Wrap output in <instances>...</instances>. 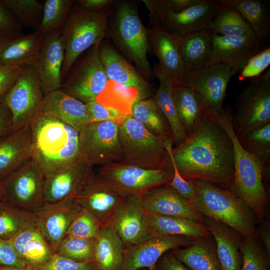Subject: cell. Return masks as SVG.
I'll return each instance as SVG.
<instances>
[{
	"instance_id": "6da1fadb",
	"label": "cell",
	"mask_w": 270,
	"mask_h": 270,
	"mask_svg": "<svg viewBox=\"0 0 270 270\" xmlns=\"http://www.w3.org/2000/svg\"><path fill=\"white\" fill-rule=\"evenodd\" d=\"M209 110L198 127L182 144L172 148V157L184 178L205 181L228 189L234 172L233 144Z\"/></svg>"
},
{
	"instance_id": "7a4b0ae2",
	"label": "cell",
	"mask_w": 270,
	"mask_h": 270,
	"mask_svg": "<svg viewBox=\"0 0 270 270\" xmlns=\"http://www.w3.org/2000/svg\"><path fill=\"white\" fill-rule=\"evenodd\" d=\"M232 113L229 104L221 113L210 108V116L228 134L233 144L234 172L228 190L242 199L258 222H262L265 218L270 199L262 182L264 167L261 160L246 150L238 140L233 129Z\"/></svg>"
},
{
	"instance_id": "3957f363",
	"label": "cell",
	"mask_w": 270,
	"mask_h": 270,
	"mask_svg": "<svg viewBox=\"0 0 270 270\" xmlns=\"http://www.w3.org/2000/svg\"><path fill=\"white\" fill-rule=\"evenodd\" d=\"M32 160L45 176L55 172L80 158L79 133L55 117L42 114L30 125Z\"/></svg>"
},
{
	"instance_id": "277c9868",
	"label": "cell",
	"mask_w": 270,
	"mask_h": 270,
	"mask_svg": "<svg viewBox=\"0 0 270 270\" xmlns=\"http://www.w3.org/2000/svg\"><path fill=\"white\" fill-rule=\"evenodd\" d=\"M196 188L191 204L202 216L234 230L243 237L258 238V222L248 205L231 190L202 180Z\"/></svg>"
},
{
	"instance_id": "5b68a950",
	"label": "cell",
	"mask_w": 270,
	"mask_h": 270,
	"mask_svg": "<svg viewBox=\"0 0 270 270\" xmlns=\"http://www.w3.org/2000/svg\"><path fill=\"white\" fill-rule=\"evenodd\" d=\"M108 36L146 80L153 78L148 57L152 50L147 28L142 22L136 2L116 1L108 22Z\"/></svg>"
},
{
	"instance_id": "8992f818",
	"label": "cell",
	"mask_w": 270,
	"mask_h": 270,
	"mask_svg": "<svg viewBox=\"0 0 270 270\" xmlns=\"http://www.w3.org/2000/svg\"><path fill=\"white\" fill-rule=\"evenodd\" d=\"M114 4L93 10L81 8L74 2L62 30L65 48L62 80L82 53L90 47L99 44L108 36V22Z\"/></svg>"
},
{
	"instance_id": "52a82bcc",
	"label": "cell",
	"mask_w": 270,
	"mask_h": 270,
	"mask_svg": "<svg viewBox=\"0 0 270 270\" xmlns=\"http://www.w3.org/2000/svg\"><path fill=\"white\" fill-rule=\"evenodd\" d=\"M119 162L150 169L172 167L164 140L147 130L131 116L118 127Z\"/></svg>"
},
{
	"instance_id": "ba28073f",
	"label": "cell",
	"mask_w": 270,
	"mask_h": 270,
	"mask_svg": "<svg viewBox=\"0 0 270 270\" xmlns=\"http://www.w3.org/2000/svg\"><path fill=\"white\" fill-rule=\"evenodd\" d=\"M96 174L124 197L140 198L170 184L173 169H150L116 162L102 166Z\"/></svg>"
},
{
	"instance_id": "9c48e42d",
	"label": "cell",
	"mask_w": 270,
	"mask_h": 270,
	"mask_svg": "<svg viewBox=\"0 0 270 270\" xmlns=\"http://www.w3.org/2000/svg\"><path fill=\"white\" fill-rule=\"evenodd\" d=\"M232 124L237 137L270 122V71L250 78L238 97Z\"/></svg>"
},
{
	"instance_id": "30bf717a",
	"label": "cell",
	"mask_w": 270,
	"mask_h": 270,
	"mask_svg": "<svg viewBox=\"0 0 270 270\" xmlns=\"http://www.w3.org/2000/svg\"><path fill=\"white\" fill-rule=\"evenodd\" d=\"M99 44L90 47L77 58L60 88L85 104L96 100L108 82L100 58Z\"/></svg>"
},
{
	"instance_id": "8fae6325",
	"label": "cell",
	"mask_w": 270,
	"mask_h": 270,
	"mask_svg": "<svg viewBox=\"0 0 270 270\" xmlns=\"http://www.w3.org/2000/svg\"><path fill=\"white\" fill-rule=\"evenodd\" d=\"M44 93L32 65L26 66L4 97L10 110L13 130L30 126L42 114Z\"/></svg>"
},
{
	"instance_id": "7c38bea8",
	"label": "cell",
	"mask_w": 270,
	"mask_h": 270,
	"mask_svg": "<svg viewBox=\"0 0 270 270\" xmlns=\"http://www.w3.org/2000/svg\"><path fill=\"white\" fill-rule=\"evenodd\" d=\"M44 182L43 170L32 159L2 181L4 201L36 214L44 204Z\"/></svg>"
},
{
	"instance_id": "4fadbf2b",
	"label": "cell",
	"mask_w": 270,
	"mask_h": 270,
	"mask_svg": "<svg viewBox=\"0 0 270 270\" xmlns=\"http://www.w3.org/2000/svg\"><path fill=\"white\" fill-rule=\"evenodd\" d=\"M119 124L106 120L91 122L84 126L78 132L80 158L93 166L119 162Z\"/></svg>"
},
{
	"instance_id": "5bb4252c",
	"label": "cell",
	"mask_w": 270,
	"mask_h": 270,
	"mask_svg": "<svg viewBox=\"0 0 270 270\" xmlns=\"http://www.w3.org/2000/svg\"><path fill=\"white\" fill-rule=\"evenodd\" d=\"M142 1L148 10L150 24H160L172 32L181 35L206 28L223 5L222 0H200L182 11L173 12L158 8L152 0Z\"/></svg>"
},
{
	"instance_id": "9a60e30c",
	"label": "cell",
	"mask_w": 270,
	"mask_h": 270,
	"mask_svg": "<svg viewBox=\"0 0 270 270\" xmlns=\"http://www.w3.org/2000/svg\"><path fill=\"white\" fill-rule=\"evenodd\" d=\"M237 72L224 64H217L186 72L176 86L191 88L203 97L210 108L221 113L227 87Z\"/></svg>"
},
{
	"instance_id": "2e32d148",
	"label": "cell",
	"mask_w": 270,
	"mask_h": 270,
	"mask_svg": "<svg viewBox=\"0 0 270 270\" xmlns=\"http://www.w3.org/2000/svg\"><path fill=\"white\" fill-rule=\"evenodd\" d=\"M128 198L122 196L94 172L74 196L75 202L107 226Z\"/></svg>"
},
{
	"instance_id": "e0dca14e",
	"label": "cell",
	"mask_w": 270,
	"mask_h": 270,
	"mask_svg": "<svg viewBox=\"0 0 270 270\" xmlns=\"http://www.w3.org/2000/svg\"><path fill=\"white\" fill-rule=\"evenodd\" d=\"M194 239L184 236L154 234L137 244L124 248L119 270L142 268L156 270V262L164 253L188 246Z\"/></svg>"
},
{
	"instance_id": "ac0fdd59",
	"label": "cell",
	"mask_w": 270,
	"mask_h": 270,
	"mask_svg": "<svg viewBox=\"0 0 270 270\" xmlns=\"http://www.w3.org/2000/svg\"><path fill=\"white\" fill-rule=\"evenodd\" d=\"M64 55L62 30L45 35L42 48L32 64L44 95L60 88Z\"/></svg>"
},
{
	"instance_id": "d6986e66",
	"label": "cell",
	"mask_w": 270,
	"mask_h": 270,
	"mask_svg": "<svg viewBox=\"0 0 270 270\" xmlns=\"http://www.w3.org/2000/svg\"><path fill=\"white\" fill-rule=\"evenodd\" d=\"M80 209L72 196L56 203H44L35 214L37 228L55 253Z\"/></svg>"
},
{
	"instance_id": "ffe728a7",
	"label": "cell",
	"mask_w": 270,
	"mask_h": 270,
	"mask_svg": "<svg viewBox=\"0 0 270 270\" xmlns=\"http://www.w3.org/2000/svg\"><path fill=\"white\" fill-rule=\"evenodd\" d=\"M150 24L147 32L151 50L159 68L176 86L186 73L176 35L160 24Z\"/></svg>"
},
{
	"instance_id": "44dd1931",
	"label": "cell",
	"mask_w": 270,
	"mask_h": 270,
	"mask_svg": "<svg viewBox=\"0 0 270 270\" xmlns=\"http://www.w3.org/2000/svg\"><path fill=\"white\" fill-rule=\"evenodd\" d=\"M98 51L108 80L138 92L140 100L150 97L146 80L110 42L104 40L99 44Z\"/></svg>"
},
{
	"instance_id": "7402d4cb",
	"label": "cell",
	"mask_w": 270,
	"mask_h": 270,
	"mask_svg": "<svg viewBox=\"0 0 270 270\" xmlns=\"http://www.w3.org/2000/svg\"><path fill=\"white\" fill-rule=\"evenodd\" d=\"M264 48L255 37L214 34L212 39L211 55L204 66L224 64L237 72H240L252 56Z\"/></svg>"
},
{
	"instance_id": "603a6c76",
	"label": "cell",
	"mask_w": 270,
	"mask_h": 270,
	"mask_svg": "<svg viewBox=\"0 0 270 270\" xmlns=\"http://www.w3.org/2000/svg\"><path fill=\"white\" fill-rule=\"evenodd\" d=\"M94 172L93 166L79 158L62 169L45 176L44 203L54 204L74 196Z\"/></svg>"
},
{
	"instance_id": "cb8c5ba5",
	"label": "cell",
	"mask_w": 270,
	"mask_h": 270,
	"mask_svg": "<svg viewBox=\"0 0 270 270\" xmlns=\"http://www.w3.org/2000/svg\"><path fill=\"white\" fill-rule=\"evenodd\" d=\"M112 228L124 246L137 244L154 234L139 198H129L107 226Z\"/></svg>"
},
{
	"instance_id": "d4e9b609",
	"label": "cell",
	"mask_w": 270,
	"mask_h": 270,
	"mask_svg": "<svg viewBox=\"0 0 270 270\" xmlns=\"http://www.w3.org/2000/svg\"><path fill=\"white\" fill-rule=\"evenodd\" d=\"M30 126L14 130L0 139V181L32 160Z\"/></svg>"
},
{
	"instance_id": "484cf974",
	"label": "cell",
	"mask_w": 270,
	"mask_h": 270,
	"mask_svg": "<svg viewBox=\"0 0 270 270\" xmlns=\"http://www.w3.org/2000/svg\"><path fill=\"white\" fill-rule=\"evenodd\" d=\"M144 210L157 216H180L203 222L204 217L182 198L170 184L139 198Z\"/></svg>"
},
{
	"instance_id": "4316f807",
	"label": "cell",
	"mask_w": 270,
	"mask_h": 270,
	"mask_svg": "<svg viewBox=\"0 0 270 270\" xmlns=\"http://www.w3.org/2000/svg\"><path fill=\"white\" fill-rule=\"evenodd\" d=\"M42 110L44 114L55 117L78 132L90 123L86 104L61 89L44 95Z\"/></svg>"
},
{
	"instance_id": "83f0119b",
	"label": "cell",
	"mask_w": 270,
	"mask_h": 270,
	"mask_svg": "<svg viewBox=\"0 0 270 270\" xmlns=\"http://www.w3.org/2000/svg\"><path fill=\"white\" fill-rule=\"evenodd\" d=\"M203 223L215 240L218 256L222 270H240V248L243 236L232 228L210 218L204 217Z\"/></svg>"
},
{
	"instance_id": "f1b7e54d",
	"label": "cell",
	"mask_w": 270,
	"mask_h": 270,
	"mask_svg": "<svg viewBox=\"0 0 270 270\" xmlns=\"http://www.w3.org/2000/svg\"><path fill=\"white\" fill-rule=\"evenodd\" d=\"M10 240L29 268L38 270L55 254L36 226L26 229Z\"/></svg>"
},
{
	"instance_id": "f546056e",
	"label": "cell",
	"mask_w": 270,
	"mask_h": 270,
	"mask_svg": "<svg viewBox=\"0 0 270 270\" xmlns=\"http://www.w3.org/2000/svg\"><path fill=\"white\" fill-rule=\"evenodd\" d=\"M172 96L179 120L188 136L202 124L209 104L194 90L183 86L173 85Z\"/></svg>"
},
{
	"instance_id": "4dcf8cb0",
	"label": "cell",
	"mask_w": 270,
	"mask_h": 270,
	"mask_svg": "<svg viewBox=\"0 0 270 270\" xmlns=\"http://www.w3.org/2000/svg\"><path fill=\"white\" fill-rule=\"evenodd\" d=\"M172 254L191 270H223L212 236L194 238L186 247L171 250Z\"/></svg>"
},
{
	"instance_id": "1f68e13d",
	"label": "cell",
	"mask_w": 270,
	"mask_h": 270,
	"mask_svg": "<svg viewBox=\"0 0 270 270\" xmlns=\"http://www.w3.org/2000/svg\"><path fill=\"white\" fill-rule=\"evenodd\" d=\"M175 34L186 72L204 67L211 55L212 32L206 28L186 34Z\"/></svg>"
},
{
	"instance_id": "d6a6232c",
	"label": "cell",
	"mask_w": 270,
	"mask_h": 270,
	"mask_svg": "<svg viewBox=\"0 0 270 270\" xmlns=\"http://www.w3.org/2000/svg\"><path fill=\"white\" fill-rule=\"evenodd\" d=\"M44 35L34 31L3 44L0 64L24 66L32 65L43 44Z\"/></svg>"
},
{
	"instance_id": "836d02e7",
	"label": "cell",
	"mask_w": 270,
	"mask_h": 270,
	"mask_svg": "<svg viewBox=\"0 0 270 270\" xmlns=\"http://www.w3.org/2000/svg\"><path fill=\"white\" fill-rule=\"evenodd\" d=\"M224 2L239 14L262 44L268 42L270 14L266 2L261 0H224Z\"/></svg>"
},
{
	"instance_id": "e575fe53",
	"label": "cell",
	"mask_w": 270,
	"mask_h": 270,
	"mask_svg": "<svg viewBox=\"0 0 270 270\" xmlns=\"http://www.w3.org/2000/svg\"><path fill=\"white\" fill-rule=\"evenodd\" d=\"M94 240V262L98 270H119L124 246L116 232L102 226Z\"/></svg>"
},
{
	"instance_id": "d590c367",
	"label": "cell",
	"mask_w": 270,
	"mask_h": 270,
	"mask_svg": "<svg viewBox=\"0 0 270 270\" xmlns=\"http://www.w3.org/2000/svg\"><path fill=\"white\" fill-rule=\"evenodd\" d=\"M154 234L184 236L196 238L211 236L205 224L188 218L154 215L146 212Z\"/></svg>"
},
{
	"instance_id": "8d00e7d4",
	"label": "cell",
	"mask_w": 270,
	"mask_h": 270,
	"mask_svg": "<svg viewBox=\"0 0 270 270\" xmlns=\"http://www.w3.org/2000/svg\"><path fill=\"white\" fill-rule=\"evenodd\" d=\"M154 74L159 82L154 96L169 124L175 146L182 144L188 137L179 120L172 96L173 84L159 68L155 66Z\"/></svg>"
},
{
	"instance_id": "74e56055",
	"label": "cell",
	"mask_w": 270,
	"mask_h": 270,
	"mask_svg": "<svg viewBox=\"0 0 270 270\" xmlns=\"http://www.w3.org/2000/svg\"><path fill=\"white\" fill-rule=\"evenodd\" d=\"M130 116L163 140H173L168 122L154 97L136 102Z\"/></svg>"
},
{
	"instance_id": "f35d334b",
	"label": "cell",
	"mask_w": 270,
	"mask_h": 270,
	"mask_svg": "<svg viewBox=\"0 0 270 270\" xmlns=\"http://www.w3.org/2000/svg\"><path fill=\"white\" fill-rule=\"evenodd\" d=\"M222 1V6L214 15L206 28L214 35L256 38L239 14L234 9L226 6L224 0Z\"/></svg>"
},
{
	"instance_id": "ab89813d",
	"label": "cell",
	"mask_w": 270,
	"mask_h": 270,
	"mask_svg": "<svg viewBox=\"0 0 270 270\" xmlns=\"http://www.w3.org/2000/svg\"><path fill=\"white\" fill-rule=\"evenodd\" d=\"M36 226L35 214L0 202V238L10 240L23 230Z\"/></svg>"
},
{
	"instance_id": "60d3db41",
	"label": "cell",
	"mask_w": 270,
	"mask_h": 270,
	"mask_svg": "<svg viewBox=\"0 0 270 270\" xmlns=\"http://www.w3.org/2000/svg\"><path fill=\"white\" fill-rule=\"evenodd\" d=\"M138 100L140 98L138 92L110 80L96 99L98 102L116 110L124 116H130L132 105Z\"/></svg>"
},
{
	"instance_id": "b9f144b4",
	"label": "cell",
	"mask_w": 270,
	"mask_h": 270,
	"mask_svg": "<svg viewBox=\"0 0 270 270\" xmlns=\"http://www.w3.org/2000/svg\"><path fill=\"white\" fill-rule=\"evenodd\" d=\"M73 0H46L42 22L36 30L44 35L62 30L74 4Z\"/></svg>"
},
{
	"instance_id": "7bdbcfd3",
	"label": "cell",
	"mask_w": 270,
	"mask_h": 270,
	"mask_svg": "<svg viewBox=\"0 0 270 270\" xmlns=\"http://www.w3.org/2000/svg\"><path fill=\"white\" fill-rule=\"evenodd\" d=\"M237 138L246 150L254 154L261 160L264 171L269 170L270 122L258 126Z\"/></svg>"
},
{
	"instance_id": "ee69618b",
	"label": "cell",
	"mask_w": 270,
	"mask_h": 270,
	"mask_svg": "<svg viewBox=\"0 0 270 270\" xmlns=\"http://www.w3.org/2000/svg\"><path fill=\"white\" fill-rule=\"evenodd\" d=\"M2 5L22 26L36 30L42 18L44 2L37 0H2Z\"/></svg>"
},
{
	"instance_id": "f6af8a7d",
	"label": "cell",
	"mask_w": 270,
	"mask_h": 270,
	"mask_svg": "<svg viewBox=\"0 0 270 270\" xmlns=\"http://www.w3.org/2000/svg\"><path fill=\"white\" fill-rule=\"evenodd\" d=\"M94 240L66 236L56 252L78 262H94Z\"/></svg>"
},
{
	"instance_id": "bcb514c9",
	"label": "cell",
	"mask_w": 270,
	"mask_h": 270,
	"mask_svg": "<svg viewBox=\"0 0 270 270\" xmlns=\"http://www.w3.org/2000/svg\"><path fill=\"white\" fill-rule=\"evenodd\" d=\"M240 270H268L270 258L256 238L243 237Z\"/></svg>"
},
{
	"instance_id": "7dc6e473",
	"label": "cell",
	"mask_w": 270,
	"mask_h": 270,
	"mask_svg": "<svg viewBox=\"0 0 270 270\" xmlns=\"http://www.w3.org/2000/svg\"><path fill=\"white\" fill-rule=\"evenodd\" d=\"M99 220L86 210L81 208L70 224L66 236L94 239L102 227Z\"/></svg>"
},
{
	"instance_id": "c3c4849f",
	"label": "cell",
	"mask_w": 270,
	"mask_h": 270,
	"mask_svg": "<svg viewBox=\"0 0 270 270\" xmlns=\"http://www.w3.org/2000/svg\"><path fill=\"white\" fill-rule=\"evenodd\" d=\"M171 160L173 169V176L170 185L184 200L191 203L196 192V188L192 180L184 178L180 173L173 160L172 150L174 144L172 140L164 141Z\"/></svg>"
},
{
	"instance_id": "681fc988",
	"label": "cell",
	"mask_w": 270,
	"mask_h": 270,
	"mask_svg": "<svg viewBox=\"0 0 270 270\" xmlns=\"http://www.w3.org/2000/svg\"><path fill=\"white\" fill-rule=\"evenodd\" d=\"M270 64V48L266 47L252 56L246 63L238 76L240 81L254 78L260 75Z\"/></svg>"
},
{
	"instance_id": "f907efd6",
	"label": "cell",
	"mask_w": 270,
	"mask_h": 270,
	"mask_svg": "<svg viewBox=\"0 0 270 270\" xmlns=\"http://www.w3.org/2000/svg\"><path fill=\"white\" fill-rule=\"evenodd\" d=\"M22 27L0 2V39L6 42L22 36Z\"/></svg>"
},
{
	"instance_id": "816d5d0a",
	"label": "cell",
	"mask_w": 270,
	"mask_h": 270,
	"mask_svg": "<svg viewBox=\"0 0 270 270\" xmlns=\"http://www.w3.org/2000/svg\"><path fill=\"white\" fill-rule=\"evenodd\" d=\"M90 123L112 120L120 124L126 118L118 111L108 108L96 100L86 104Z\"/></svg>"
},
{
	"instance_id": "f5cc1de1",
	"label": "cell",
	"mask_w": 270,
	"mask_h": 270,
	"mask_svg": "<svg viewBox=\"0 0 270 270\" xmlns=\"http://www.w3.org/2000/svg\"><path fill=\"white\" fill-rule=\"evenodd\" d=\"M38 270H98L94 262H78L55 253Z\"/></svg>"
},
{
	"instance_id": "db71d44e",
	"label": "cell",
	"mask_w": 270,
	"mask_h": 270,
	"mask_svg": "<svg viewBox=\"0 0 270 270\" xmlns=\"http://www.w3.org/2000/svg\"><path fill=\"white\" fill-rule=\"evenodd\" d=\"M0 266L14 268H28L20 258L10 240L0 238Z\"/></svg>"
},
{
	"instance_id": "11a10c76",
	"label": "cell",
	"mask_w": 270,
	"mask_h": 270,
	"mask_svg": "<svg viewBox=\"0 0 270 270\" xmlns=\"http://www.w3.org/2000/svg\"><path fill=\"white\" fill-rule=\"evenodd\" d=\"M23 67L0 64V98H4L12 86Z\"/></svg>"
},
{
	"instance_id": "9f6ffc18",
	"label": "cell",
	"mask_w": 270,
	"mask_h": 270,
	"mask_svg": "<svg viewBox=\"0 0 270 270\" xmlns=\"http://www.w3.org/2000/svg\"><path fill=\"white\" fill-rule=\"evenodd\" d=\"M200 0H152L158 8L173 12H180L198 3Z\"/></svg>"
},
{
	"instance_id": "6f0895ef",
	"label": "cell",
	"mask_w": 270,
	"mask_h": 270,
	"mask_svg": "<svg viewBox=\"0 0 270 270\" xmlns=\"http://www.w3.org/2000/svg\"><path fill=\"white\" fill-rule=\"evenodd\" d=\"M156 270H191L168 251L158 260Z\"/></svg>"
},
{
	"instance_id": "680465c9",
	"label": "cell",
	"mask_w": 270,
	"mask_h": 270,
	"mask_svg": "<svg viewBox=\"0 0 270 270\" xmlns=\"http://www.w3.org/2000/svg\"><path fill=\"white\" fill-rule=\"evenodd\" d=\"M13 130L12 117L4 98H0V139Z\"/></svg>"
},
{
	"instance_id": "91938a15",
	"label": "cell",
	"mask_w": 270,
	"mask_h": 270,
	"mask_svg": "<svg viewBox=\"0 0 270 270\" xmlns=\"http://www.w3.org/2000/svg\"><path fill=\"white\" fill-rule=\"evenodd\" d=\"M114 0H78L74 4L79 7L88 10H99L114 4Z\"/></svg>"
},
{
	"instance_id": "94428289",
	"label": "cell",
	"mask_w": 270,
	"mask_h": 270,
	"mask_svg": "<svg viewBox=\"0 0 270 270\" xmlns=\"http://www.w3.org/2000/svg\"><path fill=\"white\" fill-rule=\"evenodd\" d=\"M262 222L263 223L259 232L260 238L264 246L268 258L270 259V224L268 220Z\"/></svg>"
},
{
	"instance_id": "6125c7cd",
	"label": "cell",
	"mask_w": 270,
	"mask_h": 270,
	"mask_svg": "<svg viewBox=\"0 0 270 270\" xmlns=\"http://www.w3.org/2000/svg\"><path fill=\"white\" fill-rule=\"evenodd\" d=\"M0 270H36L32 269L29 268H14L4 267V266H0Z\"/></svg>"
},
{
	"instance_id": "be15d7a7",
	"label": "cell",
	"mask_w": 270,
	"mask_h": 270,
	"mask_svg": "<svg viewBox=\"0 0 270 270\" xmlns=\"http://www.w3.org/2000/svg\"><path fill=\"white\" fill-rule=\"evenodd\" d=\"M4 190L2 181H0V202L4 200Z\"/></svg>"
},
{
	"instance_id": "e7e4bbea",
	"label": "cell",
	"mask_w": 270,
	"mask_h": 270,
	"mask_svg": "<svg viewBox=\"0 0 270 270\" xmlns=\"http://www.w3.org/2000/svg\"><path fill=\"white\" fill-rule=\"evenodd\" d=\"M4 43L5 42L0 39V49Z\"/></svg>"
},
{
	"instance_id": "03108f58",
	"label": "cell",
	"mask_w": 270,
	"mask_h": 270,
	"mask_svg": "<svg viewBox=\"0 0 270 270\" xmlns=\"http://www.w3.org/2000/svg\"><path fill=\"white\" fill-rule=\"evenodd\" d=\"M150 270V269L148 268H140V269H138V270Z\"/></svg>"
}]
</instances>
